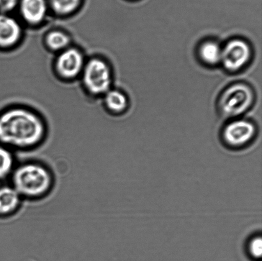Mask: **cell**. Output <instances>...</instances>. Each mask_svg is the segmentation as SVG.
<instances>
[{
  "label": "cell",
  "instance_id": "obj_1",
  "mask_svg": "<svg viewBox=\"0 0 262 261\" xmlns=\"http://www.w3.org/2000/svg\"><path fill=\"white\" fill-rule=\"evenodd\" d=\"M47 123L30 107L14 105L0 111V145L11 150L28 151L45 141Z\"/></svg>",
  "mask_w": 262,
  "mask_h": 261
},
{
  "label": "cell",
  "instance_id": "obj_2",
  "mask_svg": "<svg viewBox=\"0 0 262 261\" xmlns=\"http://www.w3.org/2000/svg\"><path fill=\"white\" fill-rule=\"evenodd\" d=\"M10 179L11 185L20 197L31 200L45 198L54 185V177L50 169L36 162L15 166Z\"/></svg>",
  "mask_w": 262,
  "mask_h": 261
},
{
  "label": "cell",
  "instance_id": "obj_3",
  "mask_svg": "<svg viewBox=\"0 0 262 261\" xmlns=\"http://www.w3.org/2000/svg\"><path fill=\"white\" fill-rule=\"evenodd\" d=\"M114 71L106 59L93 56L87 59L80 76L84 91L92 98H102L113 88Z\"/></svg>",
  "mask_w": 262,
  "mask_h": 261
},
{
  "label": "cell",
  "instance_id": "obj_4",
  "mask_svg": "<svg viewBox=\"0 0 262 261\" xmlns=\"http://www.w3.org/2000/svg\"><path fill=\"white\" fill-rule=\"evenodd\" d=\"M255 99L252 86L245 82H237L222 92L218 99L217 108L223 117L238 118L252 107Z\"/></svg>",
  "mask_w": 262,
  "mask_h": 261
},
{
  "label": "cell",
  "instance_id": "obj_5",
  "mask_svg": "<svg viewBox=\"0 0 262 261\" xmlns=\"http://www.w3.org/2000/svg\"><path fill=\"white\" fill-rule=\"evenodd\" d=\"M87 58L80 48L75 45L56 54L53 63L54 73L63 82H73L79 79Z\"/></svg>",
  "mask_w": 262,
  "mask_h": 261
},
{
  "label": "cell",
  "instance_id": "obj_6",
  "mask_svg": "<svg viewBox=\"0 0 262 261\" xmlns=\"http://www.w3.org/2000/svg\"><path fill=\"white\" fill-rule=\"evenodd\" d=\"M253 57V49L247 40L233 38L222 45L220 65L228 73H237L250 63Z\"/></svg>",
  "mask_w": 262,
  "mask_h": 261
},
{
  "label": "cell",
  "instance_id": "obj_7",
  "mask_svg": "<svg viewBox=\"0 0 262 261\" xmlns=\"http://www.w3.org/2000/svg\"><path fill=\"white\" fill-rule=\"evenodd\" d=\"M257 134V128L251 120L232 119L222 131V141L226 147L232 150H240L247 147Z\"/></svg>",
  "mask_w": 262,
  "mask_h": 261
},
{
  "label": "cell",
  "instance_id": "obj_8",
  "mask_svg": "<svg viewBox=\"0 0 262 261\" xmlns=\"http://www.w3.org/2000/svg\"><path fill=\"white\" fill-rule=\"evenodd\" d=\"M25 26L11 14L0 13V51H9L21 44Z\"/></svg>",
  "mask_w": 262,
  "mask_h": 261
},
{
  "label": "cell",
  "instance_id": "obj_9",
  "mask_svg": "<svg viewBox=\"0 0 262 261\" xmlns=\"http://www.w3.org/2000/svg\"><path fill=\"white\" fill-rule=\"evenodd\" d=\"M17 9L23 25L31 28L42 27L50 14L48 0H19Z\"/></svg>",
  "mask_w": 262,
  "mask_h": 261
},
{
  "label": "cell",
  "instance_id": "obj_10",
  "mask_svg": "<svg viewBox=\"0 0 262 261\" xmlns=\"http://www.w3.org/2000/svg\"><path fill=\"white\" fill-rule=\"evenodd\" d=\"M102 103L105 109L110 114L120 115L127 111L129 100L125 92L119 89L112 88L102 96Z\"/></svg>",
  "mask_w": 262,
  "mask_h": 261
},
{
  "label": "cell",
  "instance_id": "obj_11",
  "mask_svg": "<svg viewBox=\"0 0 262 261\" xmlns=\"http://www.w3.org/2000/svg\"><path fill=\"white\" fill-rule=\"evenodd\" d=\"M43 43L46 50L56 55L73 45V38L66 31L55 28L46 33Z\"/></svg>",
  "mask_w": 262,
  "mask_h": 261
},
{
  "label": "cell",
  "instance_id": "obj_12",
  "mask_svg": "<svg viewBox=\"0 0 262 261\" xmlns=\"http://www.w3.org/2000/svg\"><path fill=\"white\" fill-rule=\"evenodd\" d=\"M22 199L11 185L0 186V216L7 217L16 213Z\"/></svg>",
  "mask_w": 262,
  "mask_h": 261
},
{
  "label": "cell",
  "instance_id": "obj_13",
  "mask_svg": "<svg viewBox=\"0 0 262 261\" xmlns=\"http://www.w3.org/2000/svg\"><path fill=\"white\" fill-rule=\"evenodd\" d=\"M222 45L214 40H207L200 43L197 54L200 60L205 65L214 66L220 65Z\"/></svg>",
  "mask_w": 262,
  "mask_h": 261
},
{
  "label": "cell",
  "instance_id": "obj_14",
  "mask_svg": "<svg viewBox=\"0 0 262 261\" xmlns=\"http://www.w3.org/2000/svg\"><path fill=\"white\" fill-rule=\"evenodd\" d=\"M83 0H48L50 14L58 18H68L81 9Z\"/></svg>",
  "mask_w": 262,
  "mask_h": 261
},
{
  "label": "cell",
  "instance_id": "obj_15",
  "mask_svg": "<svg viewBox=\"0 0 262 261\" xmlns=\"http://www.w3.org/2000/svg\"><path fill=\"white\" fill-rule=\"evenodd\" d=\"M15 168L12 150L0 145V181L10 178Z\"/></svg>",
  "mask_w": 262,
  "mask_h": 261
},
{
  "label": "cell",
  "instance_id": "obj_16",
  "mask_svg": "<svg viewBox=\"0 0 262 261\" xmlns=\"http://www.w3.org/2000/svg\"><path fill=\"white\" fill-rule=\"evenodd\" d=\"M247 253L253 261H260L262 255V239L261 236H255L248 243Z\"/></svg>",
  "mask_w": 262,
  "mask_h": 261
},
{
  "label": "cell",
  "instance_id": "obj_17",
  "mask_svg": "<svg viewBox=\"0 0 262 261\" xmlns=\"http://www.w3.org/2000/svg\"><path fill=\"white\" fill-rule=\"evenodd\" d=\"M19 0H0V13L10 14L16 9Z\"/></svg>",
  "mask_w": 262,
  "mask_h": 261
}]
</instances>
